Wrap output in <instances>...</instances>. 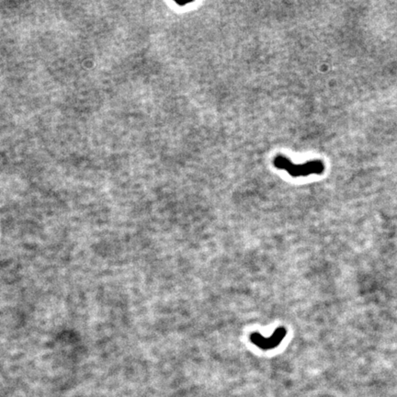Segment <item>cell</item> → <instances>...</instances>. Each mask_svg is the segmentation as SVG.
Returning a JSON list of instances; mask_svg holds the SVG:
<instances>
[{"label": "cell", "instance_id": "6da1fadb", "mask_svg": "<svg viewBox=\"0 0 397 397\" xmlns=\"http://www.w3.org/2000/svg\"><path fill=\"white\" fill-rule=\"evenodd\" d=\"M276 168L286 171L292 177L322 175L325 172V164L321 160L307 161L304 164H294L290 158L283 154L276 155L273 159Z\"/></svg>", "mask_w": 397, "mask_h": 397}, {"label": "cell", "instance_id": "7a4b0ae2", "mask_svg": "<svg viewBox=\"0 0 397 397\" xmlns=\"http://www.w3.org/2000/svg\"><path fill=\"white\" fill-rule=\"evenodd\" d=\"M284 335H285L284 329H277L275 334L267 338H264L258 333H254L251 336V340H252L253 343L256 344L261 349L268 350V349L275 348L276 346L282 341Z\"/></svg>", "mask_w": 397, "mask_h": 397}]
</instances>
